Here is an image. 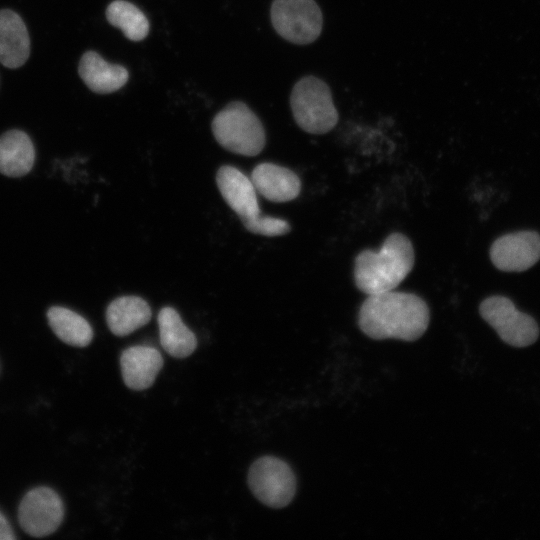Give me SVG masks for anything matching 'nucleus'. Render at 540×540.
<instances>
[{"label":"nucleus","instance_id":"obj_1","mask_svg":"<svg viewBox=\"0 0 540 540\" xmlns=\"http://www.w3.org/2000/svg\"><path fill=\"white\" fill-rule=\"evenodd\" d=\"M429 318L428 306L422 298L391 290L368 295L360 307L358 324L372 339L414 341L426 331Z\"/></svg>","mask_w":540,"mask_h":540},{"label":"nucleus","instance_id":"obj_2","mask_svg":"<svg viewBox=\"0 0 540 540\" xmlns=\"http://www.w3.org/2000/svg\"><path fill=\"white\" fill-rule=\"evenodd\" d=\"M415 260L410 240L400 233L389 235L379 250H364L355 259L357 287L368 295L394 290L409 274Z\"/></svg>","mask_w":540,"mask_h":540},{"label":"nucleus","instance_id":"obj_3","mask_svg":"<svg viewBox=\"0 0 540 540\" xmlns=\"http://www.w3.org/2000/svg\"><path fill=\"white\" fill-rule=\"evenodd\" d=\"M211 128L216 141L232 153L252 157L265 146L262 122L241 101L230 102L220 110L213 118Z\"/></svg>","mask_w":540,"mask_h":540},{"label":"nucleus","instance_id":"obj_4","mask_svg":"<svg viewBox=\"0 0 540 540\" xmlns=\"http://www.w3.org/2000/svg\"><path fill=\"white\" fill-rule=\"evenodd\" d=\"M290 106L296 124L308 133L325 134L338 122L330 88L315 76L302 77L295 83Z\"/></svg>","mask_w":540,"mask_h":540},{"label":"nucleus","instance_id":"obj_5","mask_svg":"<svg viewBox=\"0 0 540 540\" xmlns=\"http://www.w3.org/2000/svg\"><path fill=\"white\" fill-rule=\"evenodd\" d=\"M270 16L275 31L294 44L312 43L322 31V12L314 0H274Z\"/></svg>","mask_w":540,"mask_h":540},{"label":"nucleus","instance_id":"obj_6","mask_svg":"<svg viewBox=\"0 0 540 540\" xmlns=\"http://www.w3.org/2000/svg\"><path fill=\"white\" fill-rule=\"evenodd\" d=\"M248 485L254 496L271 508L287 506L296 492L292 469L286 462L273 456L261 457L251 465Z\"/></svg>","mask_w":540,"mask_h":540},{"label":"nucleus","instance_id":"obj_7","mask_svg":"<svg viewBox=\"0 0 540 540\" xmlns=\"http://www.w3.org/2000/svg\"><path fill=\"white\" fill-rule=\"evenodd\" d=\"M482 318L492 326L507 344L525 347L533 344L539 335L535 320L516 309L513 302L503 296L485 299L479 308Z\"/></svg>","mask_w":540,"mask_h":540},{"label":"nucleus","instance_id":"obj_8","mask_svg":"<svg viewBox=\"0 0 540 540\" xmlns=\"http://www.w3.org/2000/svg\"><path fill=\"white\" fill-rule=\"evenodd\" d=\"M64 508L59 495L48 487H36L22 499L18 509L21 528L33 537L52 534L63 520Z\"/></svg>","mask_w":540,"mask_h":540},{"label":"nucleus","instance_id":"obj_9","mask_svg":"<svg viewBox=\"0 0 540 540\" xmlns=\"http://www.w3.org/2000/svg\"><path fill=\"white\" fill-rule=\"evenodd\" d=\"M490 257L499 270H527L540 258V236L534 231L506 234L492 244Z\"/></svg>","mask_w":540,"mask_h":540},{"label":"nucleus","instance_id":"obj_10","mask_svg":"<svg viewBox=\"0 0 540 540\" xmlns=\"http://www.w3.org/2000/svg\"><path fill=\"white\" fill-rule=\"evenodd\" d=\"M216 184L225 202L240 219L260 213L253 182L239 169L221 166L216 174Z\"/></svg>","mask_w":540,"mask_h":540},{"label":"nucleus","instance_id":"obj_11","mask_svg":"<svg viewBox=\"0 0 540 540\" xmlns=\"http://www.w3.org/2000/svg\"><path fill=\"white\" fill-rule=\"evenodd\" d=\"M163 357L151 346L136 345L125 349L120 356L125 385L136 391L149 388L163 367Z\"/></svg>","mask_w":540,"mask_h":540},{"label":"nucleus","instance_id":"obj_12","mask_svg":"<svg viewBox=\"0 0 540 540\" xmlns=\"http://www.w3.org/2000/svg\"><path fill=\"white\" fill-rule=\"evenodd\" d=\"M253 185L261 196L280 203L295 199L301 190L299 177L290 169L274 163H260L251 173Z\"/></svg>","mask_w":540,"mask_h":540},{"label":"nucleus","instance_id":"obj_13","mask_svg":"<svg viewBox=\"0 0 540 540\" xmlns=\"http://www.w3.org/2000/svg\"><path fill=\"white\" fill-rule=\"evenodd\" d=\"M30 55L29 33L22 18L10 9L0 10V63L15 69Z\"/></svg>","mask_w":540,"mask_h":540},{"label":"nucleus","instance_id":"obj_14","mask_svg":"<svg viewBox=\"0 0 540 540\" xmlns=\"http://www.w3.org/2000/svg\"><path fill=\"white\" fill-rule=\"evenodd\" d=\"M78 73L85 85L98 94L115 92L129 79V72L124 66L108 63L95 51H86L82 55Z\"/></svg>","mask_w":540,"mask_h":540},{"label":"nucleus","instance_id":"obj_15","mask_svg":"<svg viewBox=\"0 0 540 540\" xmlns=\"http://www.w3.org/2000/svg\"><path fill=\"white\" fill-rule=\"evenodd\" d=\"M151 316V308L146 300L132 295L114 299L106 310V321L110 331L120 337L145 326Z\"/></svg>","mask_w":540,"mask_h":540},{"label":"nucleus","instance_id":"obj_16","mask_svg":"<svg viewBox=\"0 0 540 540\" xmlns=\"http://www.w3.org/2000/svg\"><path fill=\"white\" fill-rule=\"evenodd\" d=\"M35 150L23 131L10 130L0 136V172L9 177L27 174L34 163Z\"/></svg>","mask_w":540,"mask_h":540},{"label":"nucleus","instance_id":"obj_17","mask_svg":"<svg viewBox=\"0 0 540 540\" xmlns=\"http://www.w3.org/2000/svg\"><path fill=\"white\" fill-rule=\"evenodd\" d=\"M157 322L160 343L169 355L185 358L195 351L197 338L174 308L163 307L158 313Z\"/></svg>","mask_w":540,"mask_h":540},{"label":"nucleus","instance_id":"obj_18","mask_svg":"<svg viewBox=\"0 0 540 540\" xmlns=\"http://www.w3.org/2000/svg\"><path fill=\"white\" fill-rule=\"evenodd\" d=\"M47 319L55 335L68 345L85 347L93 338V330L88 321L70 309L51 307Z\"/></svg>","mask_w":540,"mask_h":540},{"label":"nucleus","instance_id":"obj_19","mask_svg":"<svg viewBox=\"0 0 540 540\" xmlns=\"http://www.w3.org/2000/svg\"><path fill=\"white\" fill-rule=\"evenodd\" d=\"M106 19L120 29L131 41H141L149 33V21L145 14L133 3L126 0H114L106 8Z\"/></svg>","mask_w":540,"mask_h":540},{"label":"nucleus","instance_id":"obj_20","mask_svg":"<svg viewBox=\"0 0 540 540\" xmlns=\"http://www.w3.org/2000/svg\"><path fill=\"white\" fill-rule=\"evenodd\" d=\"M240 220L244 227L254 234L273 237L290 231V225L284 219L261 215V213Z\"/></svg>","mask_w":540,"mask_h":540},{"label":"nucleus","instance_id":"obj_21","mask_svg":"<svg viewBox=\"0 0 540 540\" xmlns=\"http://www.w3.org/2000/svg\"><path fill=\"white\" fill-rule=\"evenodd\" d=\"M15 535L13 530L5 518V516L0 512V540H13Z\"/></svg>","mask_w":540,"mask_h":540}]
</instances>
